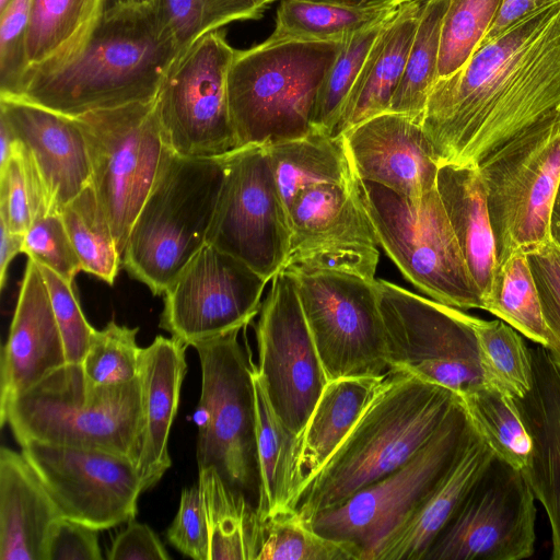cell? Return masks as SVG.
Segmentation results:
<instances>
[{
  "instance_id": "cell-35",
  "label": "cell",
  "mask_w": 560,
  "mask_h": 560,
  "mask_svg": "<svg viewBox=\"0 0 560 560\" xmlns=\"http://www.w3.org/2000/svg\"><path fill=\"white\" fill-rule=\"evenodd\" d=\"M397 8L354 9L313 0H280L275 30L267 40L343 42L384 22Z\"/></svg>"
},
{
  "instance_id": "cell-39",
  "label": "cell",
  "mask_w": 560,
  "mask_h": 560,
  "mask_svg": "<svg viewBox=\"0 0 560 560\" xmlns=\"http://www.w3.org/2000/svg\"><path fill=\"white\" fill-rule=\"evenodd\" d=\"M475 330L485 385L513 399L532 387L530 349L520 332L502 319L485 320L469 316Z\"/></svg>"
},
{
  "instance_id": "cell-14",
  "label": "cell",
  "mask_w": 560,
  "mask_h": 560,
  "mask_svg": "<svg viewBox=\"0 0 560 560\" xmlns=\"http://www.w3.org/2000/svg\"><path fill=\"white\" fill-rule=\"evenodd\" d=\"M235 50L222 30L195 42L175 62L154 100L164 144L192 159L220 158L237 148L228 74Z\"/></svg>"
},
{
  "instance_id": "cell-4",
  "label": "cell",
  "mask_w": 560,
  "mask_h": 560,
  "mask_svg": "<svg viewBox=\"0 0 560 560\" xmlns=\"http://www.w3.org/2000/svg\"><path fill=\"white\" fill-rule=\"evenodd\" d=\"M20 445L27 441L97 448L138 465L142 444L141 388L138 378L98 385L81 363H66L13 398L0 412Z\"/></svg>"
},
{
  "instance_id": "cell-60",
  "label": "cell",
  "mask_w": 560,
  "mask_h": 560,
  "mask_svg": "<svg viewBox=\"0 0 560 560\" xmlns=\"http://www.w3.org/2000/svg\"><path fill=\"white\" fill-rule=\"evenodd\" d=\"M257 1H258V3H259L260 5H262L264 8H266V5H268L269 3L275 2L276 0H257Z\"/></svg>"
},
{
  "instance_id": "cell-29",
  "label": "cell",
  "mask_w": 560,
  "mask_h": 560,
  "mask_svg": "<svg viewBox=\"0 0 560 560\" xmlns=\"http://www.w3.org/2000/svg\"><path fill=\"white\" fill-rule=\"evenodd\" d=\"M436 189L485 305L498 271L486 186L477 165H440Z\"/></svg>"
},
{
  "instance_id": "cell-30",
  "label": "cell",
  "mask_w": 560,
  "mask_h": 560,
  "mask_svg": "<svg viewBox=\"0 0 560 560\" xmlns=\"http://www.w3.org/2000/svg\"><path fill=\"white\" fill-rule=\"evenodd\" d=\"M257 418L259 499L257 512L264 522L293 510L302 491L305 474L301 465L302 435L290 430L275 412L254 368Z\"/></svg>"
},
{
  "instance_id": "cell-49",
  "label": "cell",
  "mask_w": 560,
  "mask_h": 560,
  "mask_svg": "<svg viewBox=\"0 0 560 560\" xmlns=\"http://www.w3.org/2000/svg\"><path fill=\"white\" fill-rule=\"evenodd\" d=\"M33 0H10L0 11V96L16 93L26 70L25 36Z\"/></svg>"
},
{
  "instance_id": "cell-20",
  "label": "cell",
  "mask_w": 560,
  "mask_h": 560,
  "mask_svg": "<svg viewBox=\"0 0 560 560\" xmlns=\"http://www.w3.org/2000/svg\"><path fill=\"white\" fill-rule=\"evenodd\" d=\"M21 448L62 517L97 530L135 518L143 487L130 458L38 441H27Z\"/></svg>"
},
{
  "instance_id": "cell-43",
  "label": "cell",
  "mask_w": 560,
  "mask_h": 560,
  "mask_svg": "<svg viewBox=\"0 0 560 560\" xmlns=\"http://www.w3.org/2000/svg\"><path fill=\"white\" fill-rule=\"evenodd\" d=\"M385 21L343 42L318 91L312 130L334 136L349 95Z\"/></svg>"
},
{
  "instance_id": "cell-31",
  "label": "cell",
  "mask_w": 560,
  "mask_h": 560,
  "mask_svg": "<svg viewBox=\"0 0 560 560\" xmlns=\"http://www.w3.org/2000/svg\"><path fill=\"white\" fill-rule=\"evenodd\" d=\"M266 145L287 211L306 188L348 183L357 177L342 135L312 130L303 137Z\"/></svg>"
},
{
  "instance_id": "cell-40",
  "label": "cell",
  "mask_w": 560,
  "mask_h": 560,
  "mask_svg": "<svg viewBox=\"0 0 560 560\" xmlns=\"http://www.w3.org/2000/svg\"><path fill=\"white\" fill-rule=\"evenodd\" d=\"M459 399L476 431L494 456L522 470L532 441L514 399L485 384Z\"/></svg>"
},
{
  "instance_id": "cell-12",
  "label": "cell",
  "mask_w": 560,
  "mask_h": 560,
  "mask_svg": "<svg viewBox=\"0 0 560 560\" xmlns=\"http://www.w3.org/2000/svg\"><path fill=\"white\" fill-rule=\"evenodd\" d=\"M91 162V184L122 256L167 147L154 101L95 110L79 117Z\"/></svg>"
},
{
  "instance_id": "cell-17",
  "label": "cell",
  "mask_w": 560,
  "mask_h": 560,
  "mask_svg": "<svg viewBox=\"0 0 560 560\" xmlns=\"http://www.w3.org/2000/svg\"><path fill=\"white\" fill-rule=\"evenodd\" d=\"M256 339V371L270 405L290 430L302 435L328 381L291 272L280 270L271 279Z\"/></svg>"
},
{
  "instance_id": "cell-34",
  "label": "cell",
  "mask_w": 560,
  "mask_h": 560,
  "mask_svg": "<svg viewBox=\"0 0 560 560\" xmlns=\"http://www.w3.org/2000/svg\"><path fill=\"white\" fill-rule=\"evenodd\" d=\"M210 526V560H257L264 522L257 508L212 467L200 469Z\"/></svg>"
},
{
  "instance_id": "cell-18",
  "label": "cell",
  "mask_w": 560,
  "mask_h": 560,
  "mask_svg": "<svg viewBox=\"0 0 560 560\" xmlns=\"http://www.w3.org/2000/svg\"><path fill=\"white\" fill-rule=\"evenodd\" d=\"M288 217L290 248L282 270H331L375 280L380 245L358 176L302 190Z\"/></svg>"
},
{
  "instance_id": "cell-7",
  "label": "cell",
  "mask_w": 560,
  "mask_h": 560,
  "mask_svg": "<svg viewBox=\"0 0 560 560\" xmlns=\"http://www.w3.org/2000/svg\"><path fill=\"white\" fill-rule=\"evenodd\" d=\"M242 329L194 346L201 366V393L195 412L196 455L198 470L214 468L257 508L260 478L255 364L238 341Z\"/></svg>"
},
{
  "instance_id": "cell-33",
  "label": "cell",
  "mask_w": 560,
  "mask_h": 560,
  "mask_svg": "<svg viewBox=\"0 0 560 560\" xmlns=\"http://www.w3.org/2000/svg\"><path fill=\"white\" fill-rule=\"evenodd\" d=\"M101 13L102 0H33L25 36V72L49 70L69 59Z\"/></svg>"
},
{
  "instance_id": "cell-61",
  "label": "cell",
  "mask_w": 560,
  "mask_h": 560,
  "mask_svg": "<svg viewBox=\"0 0 560 560\" xmlns=\"http://www.w3.org/2000/svg\"><path fill=\"white\" fill-rule=\"evenodd\" d=\"M10 0H0V11L8 4Z\"/></svg>"
},
{
  "instance_id": "cell-13",
  "label": "cell",
  "mask_w": 560,
  "mask_h": 560,
  "mask_svg": "<svg viewBox=\"0 0 560 560\" xmlns=\"http://www.w3.org/2000/svg\"><path fill=\"white\" fill-rule=\"evenodd\" d=\"M221 159L223 179L206 243L269 281L287 261L291 231L268 148L238 147Z\"/></svg>"
},
{
  "instance_id": "cell-16",
  "label": "cell",
  "mask_w": 560,
  "mask_h": 560,
  "mask_svg": "<svg viewBox=\"0 0 560 560\" xmlns=\"http://www.w3.org/2000/svg\"><path fill=\"white\" fill-rule=\"evenodd\" d=\"M535 495L522 470L494 456L424 560H523L535 550Z\"/></svg>"
},
{
  "instance_id": "cell-28",
  "label": "cell",
  "mask_w": 560,
  "mask_h": 560,
  "mask_svg": "<svg viewBox=\"0 0 560 560\" xmlns=\"http://www.w3.org/2000/svg\"><path fill=\"white\" fill-rule=\"evenodd\" d=\"M425 0L400 4L385 21L349 95L334 136L388 112L402 78Z\"/></svg>"
},
{
  "instance_id": "cell-56",
  "label": "cell",
  "mask_w": 560,
  "mask_h": 560,
  "mask_svg": "<svg viewBox=\"0 0 560 560\" xmlns=\"http://www.w3.org/2000/svg\"><path fill=\"white\" fill-rule=\"evenodd\" d=\"M354 9H388L397 8L409 0H313Z\"/></svg>"
},
{
  "instance_id": "cell-3",
  "label": "cell",
  "mask_w": 560,
  "mask_h": 560,
  "mask_svg": "<svg viewBox=\"0 0 560 560\" xmlns=\"http://www.w3.org/2000/svg\"><path fill=\"white\" fill-rule=\"evenodd\" d=\"M459 401L442 386L389 372L325 464L305 479L295 510L305 520L338 508L411 459Z\"/></svg>"
},
{
  "instance_id": "cell-21",
  "label": "cell",
  "mask_w": 560,
  "mask_h": 560,
  "mask_svg": "<svg viewBox=\"0 0 560 560\" xmlns=\"http://www.w3.org/2000/svg\"><path fill=\"white\" fill-rule=\"evenodd\" d=\"M361 180L419 200L436 187L440 164L423 131L410 117L385 112L342 133Z\"/></svg>"
},
{
  "instance_id": "cell-48",
  "label": "cell",
  "mask_w": 560,
  "mask_h": 560,
  "mask_svg": "<svg viewBox=\"0 0 560 560\" xmlns=\"http://www.w3.org/2000/svg\"><path fill=\"white\" fill-rule=\"evenodd\" d=\"M38 267L48 288L54 314L63 339L67 362L81 363L95 328L84 317L73 283L65 281L45 266Z\"/></svg>"
},
{
  "instance_id": "cell-37",
  "label": "cell",
  "mask_w": 560,
  "mask_h": 560,
  "mask_svg": "<svg viewBox=\"0 0 560 560\" xmlns=\"http://www.w3.org/2000/svg\"><path fill=\"white\" fill-rule=\"evenodd\" d=\"M60 215L82 271L112 285L121 267V254L92 184L68 202Z\"/></svg>"
},
{
  "instance_id": "cell-46",
  "label": "cell",
  "mask_w": 560,
  "mask_h": 560,
  "mask_svg": "<svg viewBox=\"0 0 560 560\" xmlns=\"http://www.w3.org/2000/svg\"><path fill=\"white\" fill-rule=\"evenodd\" d=\"M138 327L130 328L110 320L94 331L81 362L85 376L98 385L131 382L139 376L141 351L136 337Z\"/></svg>"
},
{
  "instance_id": "cell-41",
  "label": "cell",
  "mask_w": 560,
  "mask_h": 560,
  "mask_svg": "<svg viewBox=\"0 0 560 560\" xmlns=\"http://www.w3.org/2000/svg\"><path fill=\"white\" fill-rule=\"evenodd\" d=\"M257 560H361V553L349 544L317 533L293 509L264 521Z\"/></svg>"
},
{
  "instance_id": "cell-57",
  "label": "cell",
  "mask_w": 560,
  "mask_h": 560,
  "mask_svg": "<svg viewBox=\"0 0 560 560\" xmlns=\"http://www.w3.org/2000/svg\"><path fill=\"white\" fill-rule=\"evenodd\" d=\"M18 143L19 139L10 126L4 119L0 118V166L3 165L14 153Z\"/></svg>"
},
{
  "instance_id": "cell-59",
  "label": "cell",
  "mask_w": 560,
  "mask_h": 560,
  "mask_svg": "<svg viewBox=\"0 0 560 560\" xmlns=\"http://www.w3.org/2000/svg\"><path fill=\"white\" fill-rule=\"evenodd\" d=\"M155 0H102V12L153 4Z\"/></svg>"
},
{
  "instance_id": "cell-22",
  "label": "cell",
  "mask_w": 560,
  "mask_h": 560,
  "mask_svg": "<svg viewBox=\"0 0 560 560\" xmlns=\"http://www.w3.org/2000/svg\"><path fill=\"white\" fill-rule=\"evenodd\" d=\"M0 118L33 160L52 213L91 184L84 132L74 117L12 97H0Z\"/></svg>"
},
{
  "instance_id": "cell-5",
  "label": "cell",
  "mask_w": 560,
  "mask_h": 560,
  "mask_svg": "<svg viewBox=\"0 0 560 560\" xmlns=\"http://www.w3.org/2000/svg\"><path fill=\"white\" fill-rule=\"evenodd\" d=\"M343 42L266 39L235 50L228 101L237 148L311 132L318 91Z\"/></svg>"
},
{
  "instance_id": "cell-47",
  "label": "cell",
  "mask_w": 560,
  "mask_h": 560,
  "mask_svg": "<svg viewBox=\"0 0 560 560\" xmlns=\"http://www.w3.org/2000/svg\"><path fill=\"white\" fill-rule=\"evenodd\" d=\"M23 253L69 283H73L82 270L60 213H49L34 221L24 234Z\"/></svg>"
},
{
  "instance_id": "cell-32",
  "label": "cell",
  "mask_w": 560,
  "mask_h": 560,
  "mask_svg": "<svg viewBox=\"0 0 560 560\" xmlns=\"http://www.w3.org/2000/svg\"><path fill=\"white\" fill-rule=\"evenodd\" d=\"M383 378L352 376L327 382L302 433L301 465L305 479L341 444Z\"/></svg>"
},
{
  "instance_id": "cell-50",
  "label": "cell",
  "mask_w": 560,
  "mask_h": 560,
  "mask_svg": "<svg viewBox=\"0 0 560 560\" xmlns=\"http://www.w3.org/2000/svg\"><path fill=\"white\" fill-rule=\"evenodd\" d=\"M166 536L171 545L187 557L210 560L209 517L199 482L182 491L178 512Z\"/></svg>"
},
{
  "instance_id": "cell-51",
  "label": "cell",
  "mask_w": 560,
  "mask_h": 560,
  "mask_svg": "<svg viewBox=\"0 0 560 560\" xmlns=\"http://www.w3.org/2000/svg\"><path fill=\"white\" fill-rule=\"evenodd\" d=\"M526 254L548 327L546 349L560 369V248L549 241Z\"/></svg>"
},
{
  "instance_id": "cell-24",
  "label": "cell",
  "mask_w": 560,
  "mask_h": 560,
  "mask_svg": "<svg viewBox=\"0 0 560 560\" xmlns=\"http://www.w3.org/2000/svg\"><path fill=\"white\" fill-rule=\"evenodd\" d=\"M530 354L532 387L514 399L532 441L522 472L546 511L551 559L560 560V369L540 345L530 348Z\"/></svg>"
},
{
  "instance_id": "cell-8",
  "label": "cell",
  "mask_w": 560,
  "mask_h": 560,
  "mask_svg": "<svg viewBox=\"0 0 560 560\" xmlns=\"http://www.w3.org/2000/svg\"><path fill=\"white\" fill-rule=\"evenodd\" d=\"M360 182L378 245L404 277L436 302L483 310L436 187L410 200L380 184Z\"/></svg>"
},
{
  "instance_id": "cell-11",
  "label": "cell",
  "mask_w": 560,
  "mask_h": 560,
  "mask_svg": "<svg viewBox=\"0 0 560 560\" xmlns=\"http://www.w3.org/2000/svg\"><path fill=\"white\" fill-rule=\"evenodd\" d=\"M392 373H407L458 397L483 385L468 314L375 279Z\"/></svg>"
},
{
  "instance_id": "cell-36",
  "label": "cell",
  "mask_w": 560,
  "mask_h": 560,
  "mask_svg": "<svg viewBox=\"0 0 560 560\" xmlns=\"http://www.w3.org/2000/svg\"><path fill=\"white\" fill-rule=\"evenodd\" d=\"M450 0H425L406 67L388 112L422 122L429 94L438 80L442 23Z\"/></svg>"
},
{
  "instance_id": "cell-10",
  "label": "cell",
  "mask_w": 560,
  "mask_h": 560,
  "mask_svg": "<svg viewBox=\"0 0 560 560\" xmlns=\"http://www.w3.org/2000/svg\"><path fill=\"white\" fill-rule=\"evenodd\" d=\"M486 186L498 268L516 252L550 238V217L560 184V116L509 141L479 164Z\"/></svg>"
},
{
  "instance_id": "cell-53",
  "label": "cell",
  "mask_w": 560,
  "mask_h": 560,
  "mask_svg": "<svg viewBox=\"0 0 560 560\" xmlns=\"http://www.w3.org/2000/svg\"><path fill=\"white\" fill-rule=\"evenodd\" d=\"M170 555L155 533L145 524L133 520L114 539L109 560H167Z\"/></svg>"
},
{
  "instance_id": "cell-54",
  "label": "cell",
  "mask_w": 560,
  "mask_h": 560,
  "mask_svg": "<svg viewBox=\"0 0 560 560\" xmlns=\"http://www.w3.org/2000/svg\"><path fill=\"white\" fill-rule=\"evenodd\" d=\"M555 1L557 0H503L500 11L480 43V46L499 37L502 33L535 10Z\"/></svg>"
},
{
  "instance_id": "cell-26",
  "label": "cell",
  "mask_w": 560,
  "mask_h": 560,
  "mask_svg": "<svg viewBox=\"0 0 560 560\" xmlns=\"http://www.w3.org/2000/svg\"><path fill=\"white\" fill-rule=\"evenodd\" d=\"M61 517L23 453L0 450V560H46L50 530Z\"/></svg>"
},
{
  "instance_id": "cell-6",
  "label": "cell",
  "mask_w": 560,
  "mask_h": 560,
  "mask_svg": "<svg viewBox=\"0 0 560 560\" xmlns=\"http://www.w3.org/2000/svg\"><path fill=\"white\" fill-rule=\"evenodd\" d=\"M222 179L221 156L184 158L166 149L121 256V267L153 295H163L207 244Z\"/></svg>"
},
{
  "instance_id": "cell-44",
  "label": "cell",
  "mask_w": 560,
  "mask_h": 560,
  "mask_svg": "<svg viewBox=\"0 0 560 560\" xmlns=\"http://www.w3.org/2000/svg\"><path fill=\"white\" fill-rule=\"evenodd\" d=\"M52 213L40 176L19 140L14 153L0 166V222L25 234L34 221Z\"/></svg>"
},
{
  "instance_id": "cell-9",
  "label": "cell",
  "mask_w": 560,
  "mask_h": 560,
  "mask_svg": "<svg viewBox=\"0 0 560 560\" xmlns=\"http://www.w3.org/2000/svg\"><path fill=\"white\" fill-rule=\"evenodd\" d=\"M476 432L459 399L438 433L405 465L307 522L317 533L357 548L361 560H371L381 542L443 481Z\"/></svg>"
},
{
  "instance_id": "cell-45",
  "label": "cell",
  "mask_w": 560,
  "mask_h": 560,
  "mask_svg": "<svg viewBox=\"0 0 560 560\" xmlns=\"http://www.w3.org/2000/svg\"><path fill=\"white\" fill-rule=\"evenodd\" d=\"M503 0H450L445 12L438 79L456 72L478 49L493 24Z\"/></svg>"
},
{
  "instance_id": "cell-52",
  "label": "cell",
  "mask_w": 560,
  "mask_h": 560,
  "mask_svg": "<svg viewBox=\"0 0 560 560\" xmlns=\"http://www.w3.org/2000/svg\"><path fill=\"white\" fill-rule=\"evenodd\" d=\"M97 529L60 517L54 524L46 547V560H102Z\"/></svg>"
},
{
  "instance_id": "cell-23",
  "label": "cell",
  "mask_w": 560,
  "mask_h": 560,
  "mask_svg": "<svg viewBox=\"0 0 560 560\" xmlns=\"http://www.w3.org/2000/svg\"><path fill=\"white\" fill-rule=\"evenodd\" d=\"M67 362L46 281L27 260L8 339L0 358V412L9 402Z\"/></svg>"
},
{
  "instance_id": "cell-2",
  "label": "cell",
  "mask_w": 560,
  "mask_h": 560,
  "mask_svg": "<svg viewBox=\"0 0 560 560\" xmlns=\"http://www.w3.org/2000/svg\"><path fill=\"white\" fill-rule=\"evenodd\" d=\"M179 56L154 3L102 12L69 59L49 70L26 71L16 93L4 97L69 117L148 103Z\"/></svg>"
},
{
  "instance_id": "cell-1",
  "label": "cell",
  "mask_w": 560,
  "mask_h": 560,
  "mask_svg": "<svg viewBox=\"0 0 560 560\" xmlns=\"http://www.w3.org/2000/svg\"><path fill=\"white\" fill-rule=\"evenodd\" d=\"M560 116V0L480 46L434 83L422 117L440 165H477Z\"/></svg>"
},
{
  "instance_id": "cell-25",
  "label": "cell",
  "mask_w": 560,
  "mask_h": 560,
  "mask_svg": "<svg viewBox=\"0 0 560 560\" xmlns=\"http://www.w3.org/2000/svg\"><path fill=\"white\" fill-rule=\"evenodd\" d=\"M186 348L173 337L156 336L141 351L139 382L143 430L137 468L143 491L155 486L172 464L168 436L187 370Z\"/></svg>"
},
{
  "instance_id": "cell-38",
  "label": "cell",
  "mask_w": 560,
  "mask_h": 560,
  "mask_svg": "<svg viewBox=\"0 0 560 560\" xmlns=\"http://www.w3.org/2000/svg\"><path fill=\"white\" fill-rule=\"evenodd\" d=\"M483 310L535 343L547 347L548 327L526 253L516 252L499 266Z\"/></svg>"
},
{
  "instance_id": "cell-42",
  "label": "cell",
  "mask_w": 560,
  "mask_h": 560,
  "mask_svg": "<svg viewBox=\"0 0 560 560\" xmlns=\"http://www.w3.org/2000/svg\"><path fill=\"white\" fill-rule=\"evenodd\" d=\"M154 4L180 56L203 35L232 22L259 19L265 10L257 0H155Z\"/></svg>"
},
{
  "instance_id": "cell-15",
  "label": "cell",
  "mask_w": 560,
  "mask_h": 560,
  "mask_svg": "<svg viewBox=\"0 0 560 560\" xmlns=\"http://www.w3.org/2000/svg\"><path fill=\"white\" fill-rule=\"evenodd\" d=\"M291 273L327 381L385 377L389 366L375 280L331 270Z\"/></svg>"
},
{
  "instance_id": "cell-58",
  "label": "cell",
  "mask_w": 560,
  "mask_h": 560,
  "mask_svg": "<svg viewBox=\"0 0 560 560\" xmlns=\"http://www.w3.org/2000/svg\"><path fill=\"white\" fill-rule=\"evenodd\" d=\"M549 230L551 241L560 248V184L551 211Z\"/></svg>"
},
{
  "instance_id": "cell-55",
  "label": "cell",
  "mask_w": 560,
  "mask_h": 560,
  "mask_svg": "<svg viewBox=\"0 0 560 560\" xmlns=\"http://www.w3.org/2000/svg\"><path fill=\"white\" fill-rule=\"evenodd\" d=\"M0 231V285L3 289L11 261L18 254L23 253L24 234L12 232L1 222Z\"/></svg>"
},
{
  "instance_id": "cell-27",
  "label": "cell",
  "mask_w": 560,
  "mask_h": 560,
  "mask_svg": "<svg viewBox=\"0 0 560 560\" xmlns=\"http://www.w3.org/2000/svg\"><path fill=\"white\" fill-rule=\"evenodd\" d=\"M493 458L492 450L476 432L443 481L381 542L371 560H424Z\"/></svg>"
},
{
  "instance_id": "cell-19",
  "label": "cell",
  "mask_w": 560,
  "mask_h": 560,
  "mask_svg": "<svg viewBox=\"0 0 560 560\" xmlns=\"http://www.w3.org/2000/svg\"><path fill=\"white\" fill-rule=\"evenodd\" d=\"M268 280L206 244L163 294L160 327L185 346L245 328L258 314Z\"/></svg>"
}]
</instances>
